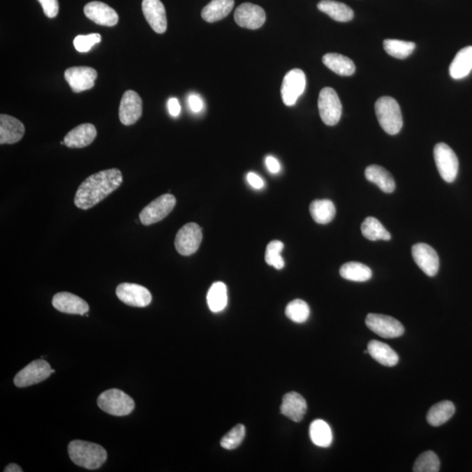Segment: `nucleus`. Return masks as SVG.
Listing matches in <instances>:
<instances>
[{
	"label": "nucleus",
	"mask_w": 472,
	"mask_h": 472,
	"mask_svg": "<svg viewBox=\"0 0 472 472\" xmlns=\"http://www.w3.org/2000/svg\"><path fill=\"white\" fill-rule=\"evenodd\" d=\"M123 175L117 168L104 170L89 176L76 191L75 204L88 210L95 207L122 185Z\"/></svg>",
	"instance_id": "obj_1"
},
{
	"label": "nucleus",
	"mask_w": 472,
	"mask_h": 472,
	"mask_svg": "<svg viewBox=\"0 0 472 472\" xmlns=\"http://www.w3.org/2000/svg\"><path fill=\"white\" fill-rule=\"evenodd\" d=\"M68 454L76 465L88 470H96L105 463L107 451L99 444L74 440L68 444Z\"/></svg>",
	"instance_id": "obj_2"
},
{
	"label": "nucleus",
	"mask_w": 472,
	"mask_h": 472,
	"mask_svg": "<svg viewBox=\"0 0 472 472\" xmlns=\"http://www.w3.org/2000/svg\"><path fill=\"white\" fill-rule=\"evenodd\" d=\"M376 113L381 128L390 135L400 133L404 126V118L397 100L383 96L376 103Z\"/></svg>",
	"instance_id": "obj_3"
},
{
	"label": "nucleus",
	"mask_w": 472,
	"mask_h": 472,
	"mask_svg": "<svg viewBox=\"0 0 472 472\" xmlns=\"http://www.w3.org/2000/svg\"><path fill=\"white\" fill-rule=\"evenodd\" d=\"M97 404L104 412L117 416L130 415L135 408L133 399L116 388L101 394L97 399Z\"/></svg>",
	"instance_id": "obj_4"
},
{
	"label": "nucleus",
	"mask_w": 472,
	"mask_h": 472,
	"mask_svg": "<svg viewBox=\"0 0 472 472\" xmlns=\"http://www.w3.org/2000/svg\"><path fill=\"white\" fill-rule=\"evenodd\" d=\"M319 115L326 126H336L342 115V104L338 94L332 88L326 87L319 93L318 102Z\"/></svg>",
	"instance_id": "obj_5"
},
{
	"label": "nucleus",
	"mask_w": 472,
	"mask_h": 472,
	"mask_svg": "<svg viewBox=\"0 0 472 472\" xmlns=\"http://www.w3.org/2000/svg\"><path fill=\"white\" fill-rule=\"evenodd\" d=\"M434 158L441 177L448 183L453 182L457 176L459 163L452 149L444 143L437 144L434 148Z\"/></svg>",
	"instance_id": "obj_6"
},
{
	"label": "nucleus",
	"mask_w": 472,
	"mask_h": 472,
	"mask_svg": "<svg viewBox=\"0 0 472 472\" xmlns=\"http://www.w3.org/2000/svg\"><path fill=\"white\" fill-rule=\"evenodd\" d=\"M176 205V198L166 193L152 201L141 211L140 221L145 226H150L164 220L171 213Z\"/></svg>",
	"instance_id": "obj_7"
},
{
	"label": "nucleus",
	"mask_w": 472,
	"mask_h": 472,
	"mask_svg": "<svg viewBox=\"0 0 472 472\" xmlns=\"http://www.w3.org/2000/svg\"><path fill=\"white\" fill-rule=\"evenodd\" d=\"M202 241V230L199 225L190 222L177 233L175 248L179 254L189 256L199 249Z\"/></svg>",
	"instance_id": "obj_8"
},
{
	"label": "nucleus",
	"mask_w": 472,
	"mask_h": 472,
	"mask_svg": "<svg viewBox=\"0 0 472 472\" xmlns=\"http://www.w3.org/2000/svg\"><path fill=\"white\" fill-rule=\"evenodd\" d=\"M307 87V76L301 69L295 68L284 76L281 96L286 106H293L303 95Z\"/></svg>",
	"instance_id": "obj_9"
},
{
	"label": "nucleus",
	"mask_w": 472,
	"mask_h": 472,
	"mask_svg": "<svg viewBox=\"0 0 472 472\" xmlns=\"http://www.w3.org/2000/svg\"><path fill=\"white\" fill-rule=\"evenodd\" d=\"M54 373V370L51 369L50 364L45 360H34L16 374L15 384L18 388L32 386L47 380Z\"/></svg>",
	"instance_id": "obj_10"
},
{
	"label": "nucleus",
	"mask_w": 472,
	"mask_h": 472,
	"mask_svg": "<svg viewBox=\"0 0 472 472\" xmlns=\"http://www.w3.org/2000/svg\"><path fill=\"white\" fill-rule=\"evenodd\" d=\"M366 325L371 331L385 339L398 338L404 334L405 331L400 321L383 314L367 315Z\"/></svg>",
	"instance_id": "obj_11"
},
{
	"label": "nucleus",
	"mask_w": 472,
	"mask_h": 472,
	"mask_svg": "<svg viewBox=\"0 0 472 472\" xmlns=\"http://www.w3.org/2000/svg\"><path fill=\"white\" fill-rule=\"evenodd\" d=\"M116 293L123 303L133 307H147L152 300L150 291L136 283H121L117 286Z\"/></svg>",
	"instance_id": "obj_12"
},
{
	"label": "nucleus",
	"mask_w": 472,
	"mask_h": 472,
	"mask_svg": "<svg viewBox=\"0 0 472 472\" xmlns=\"http://www.w3.org/2000/svg\"><path fill=\"white\" fill-rule=\"evenodd\" d=\"M235 20L244 29L256 30L265 23L266 13L261 6L244 3L239 6L235 12Z\"/></svg>",
	"instance_id": "obj_13"
},
{
	"label": "nucleus",
	"mask_w": 472,
	"mask_h": 472,
	"mask_svg": "<svg viewBox=\"0 0 472 472\" xmlns=\"http://www.w3.org/2000/svg\"><path fill=\"white\" fill-rule=\"evenodd\" d=\"M65 79L73 92L80 93L92 89L97 78L96 69L90 67H72L65 71Z\"/></svg>",
	"instance_id": "obj_14"
},
{
	"label": "nucleus",
	"mask_w": 472,
	"mask_h": 472,
	"mask_svg": "<svg viewBox=\"0 0 472 472\" xmlns=\"http://www.w3.org/2000/svg\"><path fill=\"white\" fill-rule=\"evenodd\" d=\"M143 112V102L141 97L133 90H127L124 94L119 107V118L124 126L137 123Z\"/></svg>",
	"instance_id": "obj_15"
},
{
	"label": "nucleus",
	"mask_w": 472,
	"mask_h": 472,
	"mask_svg": "<svg viewBox=\"0 0 472 472\" xmlns=\"http://www.w3.org/2000/svg\"><path fill=\"white\" fill-rule=\"evenodd\" d=\"M412 256L420 269L429 276H435L439 270V258L435 249L426 244L412 247Z\"/></svg>",
	"instance_id": "obj_16"
},
{
	"label": "nucleus",
	"mask_w": 472,
	"mask_h": 472,
	"mask_svg": "<svg viewBox=\"0 0 472 472\" xmlns=\"http://www.w3.org/2000/svg\"><path fill=\"white\" fill-rule=\"evenodd\" d=\"M142 9L149 25L157 34H164L168 30L165 8L161 0H143Z\"/></svg>",
	"instance_id": "obj_17"
},
{
	"label": "nucleus",
	"mask_w": 472,
	"mask_h": 472,
	"mask_svg": "<svg viewBox=\"0 0 472 472\" xmlns=\"http://www.w3.org/2000/svg\"><path fill=\"white\" fill-rule=\"evenodd\" d=\"M87 18L92 20L97 25L114 27L118 23V15L113 8L99 1L89 2L84 6Z\"/></svg>",
	"instance_id": "obj_18"
},
{
	"label": "nucleus",
	"mask_w": 472,
	"mask_h": 472,
	"mask_svg": "<svg viewBox=\"0 0 472 472\" xmlns=\"http://www.w3.org/2000/svg\"><path fill=\"white\" fill-rule=\"evenodd\" d=\"M52 304L57 311L67 314L85 315L89 311V304L82 298L69 293L55 294Z\"/></svg>",
	"instance_id": "obj_19"
},
{
	"label": "nucleus",
	"mask_w": 472,
	"mask_h": 472,
	"mask_svg": "<svg viewBox=\"0 0 472 472\" xmlns=\"http://www.w3.org/2000/svg\"><path fill=\"white\" fill-rule=\"evenodd\" d=\"M25 126L17 118L9 115L0 116V144L18 143L25 135Z\"/></svg>",
	"instance_id": "obj_20"
},
{
	"label": "nucleus",
	"mask_w": 472,
	"mask_h": 472,
	"mask_svg": "<svg viewBox=\"0 0 472 472\" xmlns=\"http://www.w3.org/2000/svg\"><path fill=\"white\" fill-rule=\"evenodd\" d=\"M280 411L293 422H300L307 414V404L301 394L296 392H290L284 395Z\"/></svg>",
	"instance_id": "obj_21"
},
{
	"label": "nucleus",
	"mask_w": 472,
	"mask_h": 472,
	"mask_svg": "<svg viewBox=\"0 0 472 472\" xmlns=\"http://www.w3.org/2000/svg\"><path fill=\"white\" fill-rule=\"evenodd\" d=\"M97 131L91 124H82L69 131L64 138L65 145L69 148H84L96 140Z\"/></svg>",
	"instance_id": "obj_22"
},
{
	"label": "nucleus",
	"mask_w": 472,
	"mask_h": 472,
	"mask_svg": "<svg viewBox=\"0 0 472 472\" xmlns=\"http://www.w3.org/2000/svg\"><path fill=\"white\" fill-rule=\"evenodd\" d=\"M367 351L370 356L381 365L390 367H394L399 362L398 354L387 344L372 340L367 345Z\"/></svg>",
	"instance_id": "obj_23"
},
{
	"label": "nucleus",
	"mask_w": 472,
	"mask_h": 472,
	"mask_svg": "<svg viewBox=\"0 0 472 472\" xmlns=\"http://www.w3.org/2000/svg\"><path fill=\"white\" fill-rule=\"evenodd\" d=\"M472 71V46L463 48L450 66V75L455 80L466 78Z\"/></svg>",
	"instance_id": "obj_24"
},
{
	"label": "nucleus",
	"mask_w": 472,
	"mask_h": 472,
	"mask_svg": "<svg viewBox=\"0 0 472 472\" xmlns=\"http://www.w3.org/2000/svg\"><path fill=\"white\" fill-rule=\"evenodd\" d=\"M234 0H212L201 12L205 22L214 23L223 20L234 8Z\"/></svg>",
	"instance_id": "obj_25"
},
{
	"label": "nucleus",
	"mask_w": 472,
	"mask_h": 472,
	"mask_svg": "<svg viewBox=\"0 0 472 472\" xmlns=\"http://www.w3.org/2000/svg\"><path fill=\"white\" fill-rule=\"evenodd\" d=\"M318 8L338 22H351L354 17V13L348 6L333 0H322L318 3Z\"/></svg>",
	"instance_id": "obj_26"
},
{
	"label": "nucleus",
	"mask_w": 472,
	"mask_h": 472,
	"mask_svg": "<svg viewBox=\"0 0 472 472\" xmlns=\"http://www.w3.org/2000/svg\"><path fill=\"white\" fill-rule=\"evenodd\" d=\"M365 176L369 182L376 184L383 192L393 193L395 189V182L393 176L386 169L380 165H369L366 169Z\"/></svg>",
	"instance_id": "obj_27"
},
{
	"label": "nucleus",
	"mask_w": 472,
	"mask_h": 472,
	"mask_svg": "<svg viewBox=\"0 0 472 472\" xmlns=\"http://www.w3.org/2000/svg\"><path fill=\"white\" fill-rule=\"evenodd\" d=\"M322 61L326 67L339 75H353L356 71L355 64H353V61L342 54H326L323 57Z\"/></svg>",
	"instance_id": "obj_28"
},
{
	"label": "nucleus",
	"mask_w": 472,
	"mask_h": 472,
	"mask_svg": "<svg viewBox=\"0 0 472 472\" xmlns=\"http://www.w3.org/2000/svg\"><path fill=\"white\" fill-rule=\"evenodd\" d=\"M455 411H456V408L452 402L450 401L438 402L429 409L427 415V421L429 425L434 427L443 425L452 418Z\"/></svg>",
	"instance_id": "obj_29"
},
{
	"label": "nucleus",
	"mask_w": 472,
	"mask_h": 472,
	"mask_svg": "<svg viewBox=\"0 0 472 472\" xmlns=\"http://www.w3.org/2000/svg\"><path fill=\"white\" fill-rule=\"evenodd\" d=\"M310 213L317 223L327 224L334 219L336 208L331 200H316L310 205Z\"/></svg>",
	"instance_id": "obj_30"
},
{
	"label": "nucleus",
	"mask_w": 472,
	"mask_h": 472,
	"mask_svg": "<svg viewBox=\"0 0 472 472\" xmlns=\"http://www.w3.org/2000/svg\"><path fill=\"white\" fill-rule=\"evenodd\" d=\"M207 301L211 311L217 314L223 311L228 304V290L226 284L222 282L212 284L207 295Z\"/></svg>",
	"instance_id": "obj_31"
},
{
	"label": "nucleus",
	"mask_w": 472,
	"mask_h": 472,
	"mask_svg": "<svg viewBox=\"0 0 472 472\" xmlns=\"http://www.w3.org/2000/svg\"><path fill=\"white\" fill-rule=\"evenodd\" d=\"M340 276L353 282H366L372 277V270L363 263H346L339 270Z\"/></svg>",
	"instance_id": "obj_32"
},
{
	"label": "nucleus",
	"mask_w": 472,
	"mask_h": 472,
	"mask_svg": "<svg viewBox=\"0 0 472 472\" xmlns=\"http://www.w3.org/2000/svg\"><path fill=\"white\" fill-rule=\"evenodd\" d=\"M310 437L312 443L318 447L327 448L332 443V432L327 422L315 420L310 426Z\"/></svg>",
	"instance_id": "obj_33"
},
{
	"label": "nucleus",
	"mask_w": 472,
	"mask_h": 472,
	"mask_svg": "<svg viewBox=\"0 0 472 472\" xmlns=\"http://www.w3.org/2000/svg\"><path fill=\"white\" fill-rule=\"evenodd\" d=\"M362 233L364 237L370 241H390V233L384 228L379 220L374 217H367L362 224Z\"/></svg>",
	"instance_id": "obj_34"
},
{
	"label": "nucleus",
	"mask_w": 472,
	"mask_h": 472,
	"mask_svg": "<svg viewBox=\"0 0 472 472\" xmlns=\"http://www.w3.org/2000/svg\"><path fill=\"white\" fill-rule=\"evenodd\" d=\"M383 47L392 57L404 60L414 52L415 44L408 41L388 39L383 41Z\"/></svg>",
	"instance_id": "obj_35"
},
{
	"label": "nucleus",
	"mask_w": 472,
	"mask_h": 472,
	"mask_svg": "<svg viewBox=\"0 0 472 472\" xmlns=\"http://www.w3.org/2000/svg\"><path fill=\"white\" fill-rule=\"evenodd\" d=\"M440 460L435 452L432 450L425 451L416 459L413 468L415 472H438L440 471Z\"/></svg>",
	"instance_id": "obj_36"
},
{
	"label": "nucleus",
	"mask_w": 472,
	"mask_h": 472,
	"mask_svg": "<svg viewBox=\"0 0 472 472\" xmlns=\"http://www.w3.org/2000/svg\"><path fill=\"white\" fill-rule=\"evenodd\" d=\"M310 307L307 302L301 300L291 301L287 305L286 314L288 318L295 323H304L310 317Z\"/></svg>",
	"instance_id": "obj_37"
},
{
	"label": "nucleus",
	"mask_w": 472,
	"mask_h": 472,
	"mask_svg": "<svg viewBox=\"0 0 472 472\" xmlns=\"http://www.w3.org/2000/svg\"><path fill=\"white\" fill-rule=\"evenodd\" d=\"M284 245L282 242L272 241L267 246L265 253V261L268 265L273 266L276 270H282L284 267V261L282 258Z\"/></svg>",
	"instance_id": "obj_38"
},
{
	"label": "nucleus",
	"mask_w": 472,
	"mask_h": 472,
	"mask_svg": "<svg viewBox=\"0 0 472 472\" xmlns=\"http://www.w3.org/2000/svg\"><path fill=\"white\" fill-rule=\"evenodd\" d=\"M245 432L244 425H236L221 440V447L226 450L236 449L244 441Z\"/></svg>",
	"instance_id": "obj_39"
},
{
	"label": "nucleus",
	"mask_w": 472,
	"mask_h": 472,
	"mask_svg": "<svg viewBox=\"0 0 472 472\" xmlns=\"http://www.w3.org/2000/svg\"><path fill=\"white\" fill-rule=\"evenodd\" d=\"M102 40V36L99 34H91L89 36H78L74 40L75 50L80 53H86L91 50L93 46L98 44Z\"/></svg>",
	"instance_id": "obj_40"
},
{
	"label": "nucleus",
	"mask_w": 472,
	"mask_h": 472,
	"mask_svg": "<svg viewBox=\"0 0 472 472\" xmlns=\"http://www.w3.org/2000/svg\"><path fill=\"white\" fill-rule=\"evenodd\" d=\"M41 6H43L45 15L48 18H54L59 13L58 0H38Z\"/></svg>",
	"instance_id": "obj_41"
},
{
	"label": "nucleus",
	"mask_w": 472,
	"mask_h": 472,
	"mask_svg": "<svg viewBox=\"0 0 472 472\" xmlns=\"http://www.w3.org/2000/svg\"><path fill=\"white\" fill-rule=\"evenodd\" d=\"M247 180L253 189H261L265 186V180H263L261 177L258 175H256L255 172H249L247 175Z\"/></svg>",
	"instance_id": "obj_42"
},
{
	"label": "nucleus",
	"mask_w": 472,
	"mask_h": 472,
	"mask_svg": "<svg viewBox=\"0 0 472 472\" xmlns=\"http://www.w3.org/2000/svg\"><path fill=\"white\" fill-rule=\"evenodd\" d=\"M189 103L193 112H200L203 109V102L199 96L191 95L189 97Z\"/></svg>",
	"instance_id": "obj_43"
},
{
	"label": "nucleus",
	"mask_w": 472,
	"mask_h": 472,
	"mask_svg": "<svg viewBox=\"0 0 472 472\" xmlns=\"http://www.w3.org/2000/svg\"><path fill=\"white\" fill-rule=\"evenodd\" d=\"M265 164L269 171L272 173H279L280 172V163L272 156H268L265 159Z\"/></svg>",
	"instance_id": "obj_44"
},
{
	"label": "nucleus",
	"mask_w": 472,
	"mask_h": 472,
	"mask_svg": "<svg viewBox=\"0 0 472 472\" xmlns=\"http://www.w3.org/2000/svg\"><path fill=\"white\" fill-rule=\"evenodd\" d=\"M168 110L170 114H171L172 117L179 116L182 108H180L178 99L171 98L168 101Z\"/></svg>",
	"instance_id": "obj_45"
},
{
	"label": "nucleus",
	"mask_w": 472,
	"mask_h": 472,
	"mask_svg": "<svg viewBox=\"0 0 472 472\" xmlns=\"http://www.w3.org/2000/svg\"><path fill=\"white\" fill-rule=\"evenodd\" d=\"M5 472H22L23 470L22 467L19 466L16 464H10L5 469Z\"/></svg>",
	"instance_id": "obj_46"
}]
</instances>
